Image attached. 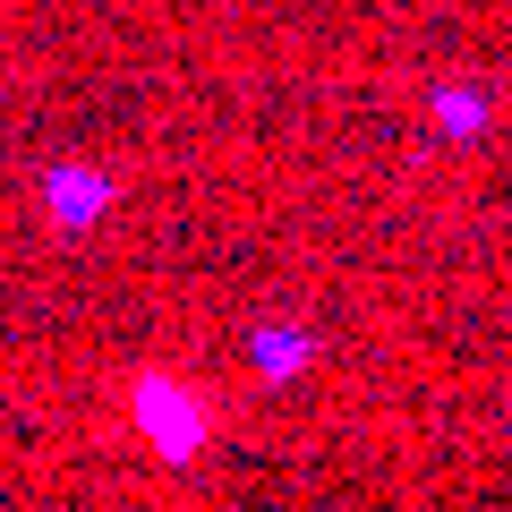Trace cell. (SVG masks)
Instances as JSON below:
<instances>
[{"mask_svg": "<svg viewBox=\"0 0 512 512\" xmlns=\"http://www.w3.org/2000/svg\"><path fill=\"white\" fill-rule=\"evenodd\" d=\"M128 419H137V436H146L171 470H188V461L214 444V419H205V402L180 376H137L128 384Z\"/></svg>", "mask_w": 512, "mask_h": 512, "instance_id": "1", "label": "cell"}, {"mask_svg": "<svg viewBox=\"0 0 512 512\" xmlns=\"http://www.w3.org/2000/svg\"><path fill=\"white\" fill-rule=\"evenodd\" d=\"M111 205H120V180H111V171H94V163H52L43 171V214H52L60 231H86Z\"/></svg>", "mask_w": 512, "mask_h": 512, "instance_id": "2", "label": "cell"}, {"mask_svg": "<svg viewBox=\"0 0 512 512\" xmlns=\"http://www.w3.org/2000/svg\"><path fill=\"white\" fill-rule=\"evenodd\" d=\"M487 128H495V94H487V86H436V137L478 146Z\"/></svg>", "mask_w": 512, "mask_h": 512, "instance_id": "3", "label": "cell"}, {"mask_svg": "<svg viewBox=\"0 0 512 512\" xmlns=\"http://www.w3.org/2000/svg\"><path fill=\"white\" fill-rule=\"evenodd\" d=\"M248 359H256V376H265V384H291L299 367L316 359V333H299V325H256Z\"/></svg>", "mask_w": 512, "mask_h": 512, "instance_id": "4", "label": "cell"}]
</instances>
